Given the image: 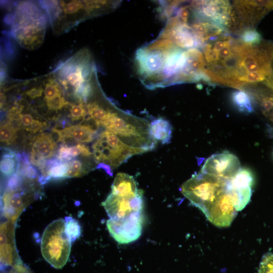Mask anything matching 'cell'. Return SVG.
<instances>
[{"mask_svg": "<svg viewBox=\"0 0 273 273\" xmlns=\"http://www.w3.org/2000/svg\"><path fill=\"white\" fill-rule=\"evenodd\" d=\"M144 222L143 212L123 219H112L107 221L108 230L113 238L122 244L135 241L142 234Z\"/></svg>", "mask_w": 273, "mask_h": 273, "instance_id": "10", "label": "cell"}, {"mask_svg": "<svg viewBox=\"0 0 273 273\" xmlns=\"http://www.w3.org/2000/svg\"><path fill=\"white\" fill-rule=\"evenodd\" d=\"M237 212L231 197L226 191L218 197L204 214L215 226L227 227L231 224Z\"/></svg>", "mask_w": 273, "mask_h": 273, "instance_id": "13", "label": "cell"}, {"mask_svg": "<svg viewBox=\"0 0 273 273\" xmlns=\"http://www.w3.org/2000/svg\"><path fill=\"white\" fill-rule=\"evenodd\" d=\"M231 98L234 106L240 111L245 113L253 112L252 98L246 91L243 89L234 91L232 93Z\"/></svg>", "mask_w": 273, "mask_h": 273, "instance_id": "24", "label": "cell"}, {"mask_svg": "<svg viewBox=\"0 0 273 273\" xmlns=\"http://www.w3.org/2000/svg\"><path fill=\"white\" fill-rule=\"evenodd\" d=\"M142 193V190L138 189L132 176L119 172L114 179L110 193L119 196L135 197Z\"/></svg>", "mask_w": 273, "mask_h": 273, "instance_id": "20", "label": "cell"}, {"mask_svg": "<svg viewBox=\"0 0 273 273\" xmlns=\"http://www.w3.org/2000/svg\"><path fill=\"white\" fill-rule=\"evenodd\" d=\"M18 130L8 121L1 124L0 137L1 142L8 145L14 143L16 138V130Z\"/></svg>", "mask_w": 273, "mask_h": 273, "instance_id": "28", "label": "cell"}, {"mask_svg": "<svg viewBox=\"0 0 273 273\" xmlns=\"http://www.w3.org/2000/svg\"><path fill=\"white\" fill-rule=\"evenodd\" d=\"M242 89L250 95L254 103L258 106L263 115L273 125V93L259 89L256 84L248 85Z\"/></svg>", "mask_w": 273, "mask_h": 273, "instance_id": "19", "label": "cell"}, {"mask_svg": "<svg viewBox=\"0 0 273 273\" xmlns=\"http://www.w3.org/2000/svg\"><path fill=\"white\" fill-rule=\"evenodd\" d=\"M85 107L89 118L93 120L97 126L103 125L110 109H105L97 102H87Z\"/></svg>", "mask_w": 273, "mask_h": 273, "instance_id": "25", "label": "cell"}, {"mask_svg": "<svg viewBox=\"0 0 273 273\" xmlns=\"http://www.w3.org/2000/svg\"><path fill=\"white\" fill-rule=\"evenodd\" d=\"M238 38L244 43L256 45L261 42L262 38L254 28H246L238 34Z\"/></svg>", "mask_w": 273, "mask_h": 273, "instance_id": "27", "label": "cell"}, {"mask_svg": "<svg viewBox=\"0 0 273 273\" xmlns=\"http://www.w3.org/2000/svg\"><path fill=\"white\" fill-rule=\"evenodd\" d=\"M57 145L51 134L42 133L34 138L30 160L38 168L54 154Z\"/></svg>", "mask_w": 273, "mask_h": 273, "instance_id": "16", "label": "cell"}, {"mask_svg": "<svg viewBox=\"0 0 273 273\" xmlns=\"http://www.w3.org/2000/svg\"><path fill=\"white\" fill-rule=\"evenodd\" d=\"M228 180L199 172L181 187V192L204 214L218 197L226 191Z\"/></svg>", "mask_w": 273, "mask_h": 273, "instance_id": "5", "label": "cell"}, {"mask_svg": "<svg viewBox=\"0 0 273 273\" xmlns=\"http://www.w3.org/2000/svg\"><path fill=\"white\" fill-rule=\"evenodd\" d=\"M241 168L238 158L232 153L224 152L213 154L207 159L200 171L229 180Z\"/></svg>", "mask_w": 273, "mask_h": 273, "instance_id": "11", "label": "cell"}, {"mask_svg": "<svg viewBox=\"0 0 273 273\" xmlns=\"http://www.w3.org/2000/svg\"><path fill=\"white\" fill-rule=\"evenodd\" d=\"M96 71L92 56L84 48L60 62L53 72L68 99L86 104L96 87Z\"/></svg>", "mask_w": 273, "mask_h": 273, "instance_id": "2", "label": "cell"}, {"mask_svg": "<svg viewBox=\"0 0 273 273\" xmlns=\"http://www.w3.org/2000/svg\"><path fill=\"white\" fill-rule=\"evenodd\" d=\"M55 35L64 34L82 21L111 11L115 6L107 1H40Z\"/></svg>", "mask_w": 273, "mask_h": 273, "instance_id": "3", "label": "cell"}, {"mask_svg": "<svg viewBox=\"0 0 273 273\" xmlns=\"http://www.w3.org/2000/svg\"><path fill=\"white\" fill-rule=\"evenodd\" d=\"M273 44L249 45L243 42L227 67L215 79L216 83L242 89L257 83H265L273 72Z\"/></svg>", "mask_w": 273, "mask_h": 273, "instance_id": "1", "label": "cell"}, {"mask_svg": "<svg viewBox=\"0 0 273 273\" xmlns=\"http://www.w3.org/2000/svg\"><path fill=\"white\" fill-rule=\"evenodd\" d=\"M47 17L40 1L17 2L10 22L12 35L23 48L37 49L44 39Z\"/></svg>", "mask_w": 273, "mask_h": 273, "instance_id": "4", "label": "cell"}, {"mask_svg": "<svg viewBox=\"0 0 273 273\" xmlns=\"http://www.w3.org/2000/svg\"><path fill=\"white\" fill-rule=\"evenodd\" d=\"M68 168L69 162H60L53 166L48 171L46 177L47 181L51 178L61 179L66 178Z\"/></svg>", "mask_w": 273, "mask_h": 273, "instance_id": "29", "label": "cell"}, {"mask_svg": "<svg viewBox=\"0 0 273 273\" xmlns=\"http://www.w3.org/2000/svg\"><path fill=\"white\" fill-rule=\"evenodd\" d=\"M1 273H31L29 269L23 263L20 259L13 264L1 266Z\"/></svg>", "mask_w": 273, "mask_h": 273, "instance_id": "31", "label": "cell"}, {"mask_svg": "<svg viewBox=\"0 0 273 273\" xmlns=\"http://www.w3.org/2000/svg\"><path fill=\"white\" fill-rule=\"evenodd\" d=\"M190 7L196 18L217 24L230 33L238 34L243 29L232 3L228 1H194Z\"/></svg>", "mask_w": 273, "mask_h": 273, "instance_id": "7", "label": "cell"}, {"mask_svg": "<svg viewBox=\"0 0 273 273\" xmlns=\"http://www.w3.org/2000/svg\"><path fill=\"white\" fill-rule=\"evenodd\" d=\"M65 233L72 242L78 238L81 234V228L78 221L71 216L65 217Z\"/></svg>", "mask_w": 273, "mask_h": 273, "instance_id": "26", "label": "cell"}, {"mask_svg": "<svg viewBox=\"0 0 273 273\" xmlns=\"http://www.w3.org/2000/svg\"><path fill=\"white\" fill-rule=\"evenodd\" d=\"M258 273H273V253H268L263 256Z\"/></svg>", "mask_w": 273, "mask_h": 273, "instance_id": "32", "label": "cell"}, {"mask_svg": "<svg viewBox=\"0 0 273 273\" xmlns=\"http://www.w3.org/2000/svg\"><path fill=\"white\" fill-rule=\"evenodd\" d=\"M95 161L111 167H117L132 156L148 151L146 149L128 145L113 133L102 132L92 146Z\"/></svg>", "mask_w": 273, "mask_h": 273, "instance_id": "8", "label": "cell"}, {"mask_svg": "<svg viewBox=\"0 0 273 273\" xmlns=\"http://www.w3.org/2000/svg\"><path fill=\"white\" fill-rule=\"evenodd\" d=\"M232 5L244 28H254L264 15L273 9V1H235Z\"/></svg>", "mask_w": 273, "mask_h": 273, "instance_id": "12", "label": "cell"}, {"mask_svg": "<svg viewBox=\"0 0 273 273\" xmlns=\"http://www.w3.org/2000/svg\"><path fill=\"white\" fill-rule=\"evenodd\" d=\"M59 141L66 142V141L76 143H89L91 142L96 133V130L89 125H76L66 127L62 130L56 128L53 129Z\"/></svg>", "mask_w": 273, "mask_h": 273, "instance_id": "18", "label": "cell"}, {"mask_svg": "<svg viewBox=\"0 0 273 273\" xmlns=\"http://www.w3.org/2000/svg\"><path fill=\"white\" fill-rule=\"evenodd\" d=\"M83 173L82 164L78 160H73L69 162V168L66 178L79 177Z\"/></svg>", "mask_w": 273, "mask_h": 273, "instance_id": "33", "label": "cell"}, {"mask_svg": "<svg viewBox=\"0 0 273 273\" xmlns=\"http://www.w3.org/2000/svg\"><path fill=\"white\" fill-rule=\"evenodd\" d=\"M165 36L172 39L176 47L190 49L198 48L191 26L181 22L177 17L170 20L165 32Z\"/></svg>", "mask_w": 273, "mask_h": 273, "instance_id": "15", "label": "cell"}, {"mask_svg": "<svg viewBox=\"0 0 273 273\" xmlns=\"http://www.w3.org/2000/svg\"><path fill=\"white\" fill-rule=\"evenodd\" d=\"M172 127L170 123L163 118L153 120L148 125V131L151 139L163 144L170 142Z\"/></svg>", "mask_w": 273, "mask_h": 273, "instance_id": "21", "label": "cell"}, {"mask_svg": "<svg viewBox=\"0 0 273 273\" xmlns=\"http://www.w3.org/2000/svg\"><path fill=\"white\" fill-rule=\"evenodd\" d=\"M68 110L69 117L73 121L83 119L87 114L85 104L82 102H71Z\"/></svg>", "mask_w": 273, "mask_h": 273, "instance_id": "30", "label": "cell"}, {"mask_svg": "<svg viewBox=\"0 0 273 273\" xmlns=\"http://www.w3.org/2000/svg\"><path fill=\"white\" fill-rule=\"evenodd\" d=\"M71 242L65 230V220L58 219L45 229L41 242V251L44 259L53 267L59 269L67 263Z\"/></svg>", "mask_w": 273, "mask_h": 273, "instance_id": "6", "label": "cell"}, {"mask_svg": "<svg viewBox=\"0 0 273 273\" xmlns=\"http://www.w3.org/2000/svg\"><path fill=\"white\" fill-rule=\"evenodd\" d=\"M68 147L66 145H62L58 150L57 158L61 162H67L72 159L69 155Z\"/></svg>", "mask_w": 273, "mask_h": 273, "instance_id": "34", "label": "cell"}, {"mask_svg": "<svg viewBox=\"0 0 273 273\" xmlns=\"http://www.w3.org/2000/svg\"><path fill=\"white\" fill-rule=\"evenodd\" d=\"M21 155L16 154L11 150L6 149L1 160V171L6 176H11L16 172L21 161Z\"/></svg>", "mask_w": 273, "mask_h": 273, "instance_id": "23", "label": "cell"}, {"mask_svg": "<svg viewBox=\"0 0 273 273\" xmlns=\"http://www.w3.org/2000/svg\"><path fill=\"white\" fill-rule=\"evenodd\" d=\"M254 182L252 171L246 168L240 170L231 179L228 180L227 190H243L251 189Z\"/></svg>", "mask_w": 273, "mask_h": 273, "instance_id": "22", "label": "cell"}, {"mask_svg": "<svg viewBox=\"0 0 273 273\" xmlns=\"http://www.w3.org/2000/svg\"><path fill=\"white\" fill-rule=\"evenodd\" d=\"M97 168H103L110 175H112V172L111 171V167L109 165L107 164L102 163H99V165L97 166Z\"/></svg>", "mask_w": 273, "mask_h": 273, "instance_id": "35", "label": "cell"}, {"mask_svg": "<svg viewBox=\"0 0 273 273\" xmlns=\"http://www.w3.org/2000/svg\"><path fill=\"white\" fill-rule=\"evenodd\" d=\"M102 204L109 218H127L143 212V193L135 197L119 196L110 193Z\"/></svg>", "mask_w": 273, "mask_h": 273, "instance_id": "9", "label": "cell"}, {"mask_svg": "<svg viewBox=\"0 0 273 273\" xmlns=\"http://www.w3.org/2000/svg\"><path fill=\"white\" fill-rule=\"evenodd\" d=\"M103 126L106 128V130L113 133L119 138L136 140L137 143L144 141L145 132L141 128L136 124L131 122L128 118L111 110Z\"/></svg>", "mask_w": 273, "mask_h": 273, "instance_id": "14", "label": "cell"}, {"mask_svg": "<svg viewBox=\"0 0 273 273\" xmlns=\"http://www.w3.org/2000/svg\"><path fill=\"white\" fill-rule=\"evenodd\" d=\"M20 187L14 190H6L2 197L3 214L13 222L19 217L28 202L24 197L25 192Z\"/></svg>", "mask_w": 273, "mask_h": 273, "instance_id": "17", "label": "cell"}]
</instances>
